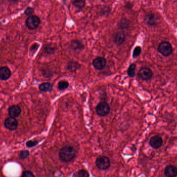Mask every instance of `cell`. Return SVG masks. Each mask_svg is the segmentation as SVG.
<instances>
[{"label":"cell","mask_w":177,"mask_h":177,"mask_svg":"<svg viewBox=\"0 0 177 177\" xmlns=\"http://www.w3.org/2000/svg\"><path fill=\"white\" fill-rule=\"evenodd\" d=\"M75 149L72 146H66L60 150L59 157L60 161L64 163H68L73 160L76 156Z\"/></svg>","instance_id":"6da1fadb"},{"label":"cell","mask_w":177,"mask_h":177,"mask_svg":"<svg viewBox=\"0 0 177 177\" xmlns=\"http://www.w3.org/2000/svg\"><path fill=\"white\" fill-rule=\"evenodd\" d=\"M158 51L163 56L168 57L172 54L173 51V48L172 44L168 42H162L158 47Z\"/></svg>","instance_id":"7a4b0ae2"},{"label":"cell","mask_w":177,"mask_h":177,"mask_svg":"<svg viewBox=\"0 0 177 177\" xmlns=\"http://www.w3.org/2000/svg\"><path fill=\"white\" fill-rule=\"evenodd\" d=\"M95 164L99 169L106 170L111 166V161L107 156H102L97 158Z\"/></svg>","instance_id":"3957f363"},{"label":"cell","mask_w":177,"mask_h":177,"mask_svg":"<svg viewBox=\"0 0 177 177\" xmlns=\"http://www.w3.org/2000/svg\"><path fill=\"white\" fill-rule=\"evenodd\" d=\"M111 108L108 104L106 102H100L96 107V112L98 115L105 116L110 112Z\"/></svg>","instance_id":"277c9868"},{"label":"cell","mask_w":177,"mask_h":177,"mask_svg":"<svg viewBox=\"0 0 177 177\" xmlns=\"http://www.w3.org/2000/svg\"><path fill=\"white\" fill-rule=\"evenodd\" d=\"M40 23L39 18L35 15L29 16L26 21V27L31 30H34L37 28Z\"/></svg>","instance_id":"5b68a950"},{"label":"cell","mask_w":177,"mask_h":177,"mask_svg":"<svg viewBox=\"0 0 177 177\" xmlns=\"http://www.w3.org/2000/svg\"><path fill=\"white\" fill-rule=\"evenodd\" d=\"M138 76L144 81H148L153 76L152 71L149 68H142L139 71Z\"/></svg>","instance_id":"8992f818"},{"label":"cell","mask_w":177,"mask_h":177,"mask_svg":"<svg viewBox=\"0 0 177 177\" xmlns=\"http://www.w3.org/2000/svg\"><path fill=\"white\" fill-rule=\"evenodd\" d=\"M4 126L9 130H15L18 126V122L15 118L9 117L5 119Z\"/></svg>","instance_id":"52a82bcc"},{"label":"cell","mask_w":177,"mask_h":177,"mask_svg":"<svg viewBox=\"0 0 177 177\" xmlns=\"http://www.w3.org/2000/svg\"><path fill=\"white\" fill-rule=\"evenodd\" d=\"M158 17L153 12L148 14L145 17V21L149 26H155L158 24Z\"/></svg>","instance_id":"ba28073f"},{"label":"cell","mask_w":177,"mask_h":177,"mask_svg":"<svg viewBox=\"0 0 177 177\" xmlns=\"http://www.w3.org/2000/svg\"><path fill=\"white\" fill-rule=\"evenodd\" d=\"M92 65L97 70H100L105 67L106 60L103 57H98L93 60Z\"/></svg>","instance_id":"9c48e42d"},{"label":"cell","mask_w":177,"mask_h":177,"mask_svg":"<svg viewBox=\"0 0 177 177\" xmlns=\"http://www.w3.org/2000/svg\"><path fill=\"white\" fill-rule=\"evenodd\" d=\"M163 139L159 136H155L150 140L149 144L151 147L154 149H159L163 144Z\"/></svg>","instance_id":"30bf717a"},{"label":"cell","mask_w":177,"mask_h":177,"mask_svg":"<svg viewBox=\"0 0 177 177\" xmlns=\"http://www.w3.org/2000/svg\"><path fill=\"white\" fill-rule=\"evenodd\" d=\"M21 109L19 106L17 105H14L11 106L8 109V113L10 117L15 118L19 116L21 114Z\"/></svg>","instance_id":"8fae6325"},{"label":"cell","mask_w":177,"mask_h":177,"mask_svg":"<svg viewBox=\"0 0 177 177\" xmlns=\"http://www.w3.org/2000/svg\"><path fill=\"white\" fill-rule=\"evenodd\" d=\"M164 174L167 177H175L177 175V167L174 165H168L166 167Z\"/></svg>","instance_id":"7c38bea8"},{"label":"cell","mask_w":177,"mask_h":177,"mask_svg":"<svg viewBox=\"0 0 177 177\" xmlns=\"http://www.w3.org/2000/svg\"><path fill=\"white\" fill-rule=\"evenodd\" d=\"M11 71L7 67L0 68V80L6 81L11 77Z\"/></svg>","instance_id":"4fadbf2b"},{"label":"cell","mask_w":177,"mask_h":177,"mask_svg":"<svg viewBox=\"0 0 177 177\" xmlns=\"http://www.w3.org/2000/svg\"><path fill=\"white\" fill-rule=\"evenodd\" d=\"M70 48L74 51H82L84 48V45L79 40H73L70 45Z\"/></svg>","instance_id":"5bb4252c"},{"label":"cell","mask_w":177,"mask_h":177,"mask_svg":"<svg viewBox=\"0 0 177 177\" xmlns=\"http://www.w3.org/2000/svg\"><path fill=\"white\" fill-rule=\"evenodd\" d=\"M125 39L126 35L124 32H118L114 36V42L116 44L119 45L123 43L125 40Z\"/></svg>","instance_id":"9a60e30c"},{"label":"cell","mask_w":177,"mask_h":177,"mask_svg":"<svg viewBox=\"0 0 177 177\" xmlns=\"http://www.w3.org/2000/svg\"><path fill=\"white\" fill-rule=\"evenodd\" d=\"M80 67L81 65L78 62L70 61L67 64V69L70 72H76Z\"/></svg>","instance_id":"2e32d148"},{"label":"cell","mask_w":177,"mask_h":177,"mask_svg":"<svg viewBox=\"0 0 177 177\" xmlns=\"http://www.w3.org/2000/svg\"><path fill=\"white\" fill-rule=\"evenodd\" d=\"M53 88V84L50 83H43L42 84L39 85V89L40 91L43 92H48L52 90Z\"/></svg>","instance_id":"e0dca14e"},{"label":"cell","mask_w":177,"mask_h":177,"mask_svg":"<svg viewBox=\"0 0 177 177\" xmlns=\"http://www.w3.org/2000/svg\"><path fill=\"white\" fill-rule=\"evenodd\" d=\"M75 177H89L88 171L84 169H81L76 172L74 175Z\"/></svg>","instance_id":"ac0fdd59"},{"label":"cell","mask_w":177,"mask_h":177,"mask_svg":"<svg viewBox=\"0 0 177 177\" xmlns=\"http://www.w3.org/2000/svg\"><path fill=\"white\" fill-rule=\"evenodd\" d=\"M135 69H136V65L134 63H132L129 66L128 69V74L130 77H133L135 76Z\"/></svg>","instance_id":"d6986e66"},{"label":"cell","mask_w":177,"mask_h":177,"mask_svg":"<svg viewBox=\"0 0 177 177\" xmlns=\"http://www.w3.org/2000/svg\"><path fill=\"white\" fill-rule=\"evenodd\" d=\"M69 83L66 81H61L59 82L58 87L60 90H64L69 87Z\"/></svg>","instance_id":"ffe728a7"},{"label":"cell","mask_w":177,"mask_h":177,"mask_svg":"<svg viewBox=\"0 0 177 177\" xmlns=\"http://www.w3.org/2000/svg\"><path fill=\"white\" fill-rule=\"evenodd\" d=\"M73 4L76 7L79 9H83L86 5V1H76L73 2Z\"/></svg>","instance_id":"44dd1931"},{"label":"cell","mask_w":177,"mask_h":177,"mask_svg":"<svg viewBox=\"0 0 177 177\" xmlns=\"http://www.w3.org/2000/svg\"><path fill=\"white\" fill-rule=\"evenodd\" d=\"M30 155V152L28 150H22L20 152L19 158L21 160H25L28 158Z\"/></svg>","instance_id":"7402d4cb"},{"label":"cell","mask_w":177,"mask_h":177,"mask_svg":"<svg viewBox=\"0 0 177 177\" xmlns=\"http://www.w3.org/2000/svg\"><path fill=\"white\" fill-rule=\"evenodd\" d=\"M141 53V48L140 46H136L134 49L133 52V58H136L140 55Z\"/></svg>","instance_id":"603a6c76"},{"label":"cell","mask_w":177,"mask_h":177,"mask_svg":"<svg viewBox=\"0 0 177 177\" xmlns=\"http://www.w3.org/2000/svg\"><path fill=\"white\" fill-rule=\"evenodd\" d=\"M39 143V141L36 140H29L28 141L26 142V147H32L36 146L37 144Z\"/></svg>","instance_id":"cb8c5ba5"},{"label":"cell","mask_w":177,"mask_h":177,"mask_svg":"<svg viewBox=\"0 0 177 177\" xmlns=\"http://www.w3.org/2000/svg\"><path fill=\"white\" fill-rule=\"evenodd\" d=\"M20 177H35V176L31 172L25 171L23 172Z\"/></svg>","instance_id":"d4e9b609"},{"label":"cell","mask_w":177,"mask_h":177,"mask_svg":"<svg viewBox=\"0 0 177 177\" xmlns=\"http://www.w3.org/2000/svg\"><path fill=\"white\" fill-rule=\"evenodd\" d=\"M45 51H46L47 53H49V54H52V53H54V48L51 46L47 45L45 48Z\"/></svg>","instance_id":"484cf974"},{"label":"cell","mask_w":177,"mask_h":177,"mask_svg":"<svg viewBox=\"0 0 177 177\" xmlns=\"http://www.w3.org/2000/svg\"><path fill=\"white\" fill-rule=\"evenodd\" d=\"M34 9L32 7H28L27 9H26V11L25 12V14L26 15H30L32 14L33 12H34Z\"/></svg>","instance_id":"4316f807"},{"label":"cell","mask_w":177,"mask_h":177,"mask_svg":"<svg viewBox=\"0 0 177 177\" xmlns=\"http://www.w3.org/2000/svg\"><path fill=\"white\" fill-rule=\"evenodd\" d=\"M121 28H127L128 26V22L126 19L123 20L121 22V25H120Z\"/></svg>","instance_id":"83f0119b"},{"label":"cell","mask_w":177,"mask_h":177,"mask_svg":"<svg viewBox=\"0 0 177 177\" xmlns=\"http://www.w3.org/2000/svg\"><path fill=\"white\" fill-rule=\"evenodd\" d=\"M38 48H39V45H37L36 44H34L32 46L31 48V51H34V50L36 51Z\"/></svg>","instance_id":"f1b7e54d"}]
</instances>
